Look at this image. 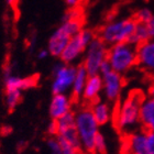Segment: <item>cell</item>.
<instances>
[{"mask_svg":"<svg viewBox=\"0 0 154 154\" xmlns=\"http://www.w3.org/2000/svg\"><path fill=\"white\" fill-rule=\"evenodd\" d=\"M144 99L141 90H132L120 103L115 115V125L119 132L128 135L137 131L140 125V109Z\"/></svg>","mask_w":154,"mask_h":154,"instance_id":"cell-1","label":"cell"},{"mask_svg":"<svg viewBox=\"0 0 154 154\" xmlns=\"http://www.w3.org/2000/svg\"><path fill=\"white\" fill-rule=\"evenodd\" d=\"M75 129L83 153L94 154V143L99 133V125L94 118L89 107L82 108L75 112Z\"/></svg>","mask_w":154,"mask_h":154,"instance_id":"cell-2","label":"cell"},{"mask_svg":"<svg viewBox=\"0 0 154 154\" xmlns=\"http://www.w3.org/2000/svg\"><path fill=\"white\" fill-rule=\"evenodd\" d=\"M138 46L129 42L111 45L108 48L107 61L112 71L118 74H125L138 65Z\"/></svg>","mask_w":154,"mask_h":154,"instance_id":"cell-3","label":"cell"},{"mask_svg":"<svg viewBox=\"0 0 154 154\" xmlns=\"http://www.w3.org/2000/svg\"><path fill=\"white\" fill-rule=\"evenodd\" d=\"M135 26L137 21L133 18L116 20L103 26L96 36L110 46L118 43H125L129 42L135 29Z\"/></svg>","mask_w":154,"mask_h":154,"instance_id":"cell-4","label":"cell"},{"mask_svg":"<svg viewBox=\"0 0 154 154\" xmlns=\"http://www.w3.org/2000/svg\"><path fill=\"white\" fill-rule=\"evenodd\" d=\"M95 38L96 34L88 29H82L76 35L72 36L60 56L62 63L71 64L72 62H74L76 58L79 57L82 53H84V51Z\"/></svg>","mask_w":154,"mask_h":154,"instance_id":"cell-5","label":"cell"},{"mask_svg":"<svg viewBox=\"0 0 154 154\" xmlns=\"http://www.w3.org/2000/svg\"><path fill=\"white\" fill-rule=\"evenodd\" d=\"M85 51L86 54L82 65L85 67L89 76L99 74L100 66L107 60V53H108L107 44L103 43L98 36H96L90 42Z\"/></svg>","mask_w":154,"mask_h":154,"instance_id":"cell-6","label":"cell"},{"mask_svg":"<svg viewBox=\"0 0 154 154\" xmlns=\"http://www.w3.org/2000/svg\"><path fill=\"white\" fill-rule=\"evenodd\" d=\"M76 73L77 67L72 66L69 64L61 63V64L55 65L54 71H53L54 79H53V84H52L53 95L65 94L67 90H71Z\"/></svg>","mask_w":154,"mask_h":154,"instance_id":"cell-7","label":"cell"},{"mask_svg":"<svg viewBox=\"0 0 154 154\" xmlns=\"http://www.w3.org/2000/svg\"><path fill=\"white\" fill-rule=\"evenodd\" d=\"M101 78H103V89L107 99L109 101L118 100L123 87V78L121 75L111 71L103 75Z\"/></svg>","mask_w":154,"mask_h":154,"instance_id":"cell-8","label":"cell"},{"mask_svg":"<svg viewBox=\"0 0 154 154\" xmlns=\"http://www.w3.org/2000/svg\"><path fill=\"white\" fill-rule=\"evenodd\" d=\"M125 149L128 154H149L146 132L144 130H137L127 135Z\"/></svg>","mask_w":154,"mask_h":154,"instance_id":"cell-9","label":"cell"},{"mask_svg":"<svg viewBox=\"0 0 154 154\" xmlns=\"http://www.w3.org/2000/svg\"><path fill=\"white\" fill-rule=\"evenodd\" d=\"M71 38H72L71 33L68 32L67 30H66V28L62 24L53 33V35L50 38V40H48V53L52 56L60 57L62 52L64 51L65 46L67 45L68 41L71 40Z\"/></svg>","mask_w":154,"mask_h":154,"instance_id":"cell-10","label":"cell"},{"mask_svg":"<svg viewBox=\"0 0 154 154\" xmlns=\"http://www.w3.org/2000/svg\"><path fill=\"white\" fill-rule=\"evenodd\" d=\"M138 65L150 74L154 75V41L142 43L138 46Z\"/></svg>","mask_w":154,"mask_h":154,"instance_id":"cell-11","label":"cell"},{"mask_svg":"<svg viewBox=\"0 0 154 154\" xmlns=\"http://www.w3.org/2000/svg\"><path fill=\"white\" fill-rule=\"evenodd\" d=\"M72 111V100L65 94L53 95L50 105V116L53 120H57L65 113Z\"/></svg>","mask_w":154,"mask_h":154,"instance_id":"cell-12","label":"cell"},{"mask_svg":"<svg viewBox=\"0 0 154 154\" xmlns=\"http://www.w3.org/2000/svg\"><path fill=\"white\" fill-rule=\"evenodd\" d=\"M140 125L145 132H154V97L145 98L142 103Z\"/></svg>","mask_w":154,"mask_h":154,"instance_id":"cell-13","label":"cell"},{"mask_svg":"<svg viewBox=\"0 0 154 154\" xmlns=\"http://www.w3.org/2000/svg\"><path fill=\"white\" fill-rule=\"evenodd\" d=\"M101 90H103V78H101V76L99 74L90 75L87 78L82 97L85 101L93 103L97 100L98 95Z\"/></svg>","mask_w":154,"mask_h":154,"instance_id":"cell-14","label":"cell"},{"mask_svg":"<svg viewBox=\"0 0 154 154\" xmlns=\"http://www.w3.org/2000/svg\"><path fill=\"white\" fill-rule=\"evenodd\" d=\"M95 120L99 125H107L111 119V109L109 105L103 101L96 100L95 103H91V107H89Z\"/></svg>","mask_w":154,"mask_h":154,"instance_id":"cell-15","label":"cell"},{"mask_svg":"<svg viewBox=\"0 0 154 154\" xmlns=\"http://www.w3.org/2000/svg\"><path fill=\"white\" fill-rule=\"evenodd\" d=\"M88 73L85 69L83 65L80 64L78 67H77V73L76 76H75L74 83H73V86H72V99L76 101L82 97L84 91V88H85V85H86L87 78H88Z\"/></svg>","mask_w":154,"mask_h":154,"instance_id":"cell-16","label":"cell"},{"mask_svg":"<svg viewBox=\"0 0 154 154\" xmlns=\"http://www.w3.org/2000/svg\"><path fill=\"white\" fill-rule=\"evenodd\" d=\"M150 40H152V38L150 28H149L148 24L137 22L135 29L133 31V33H132L130 40H129V43H131L132 45H135V46H139L140 44L145 43V42L150 41Z\"/></svg>","mask_w":154,"mask_h":154,"instance_id":"cell-17","label":"cell"},{"mask_svg":"<svg viewBox=\"0 0 154 154\" xmlns=\"http://www.w3.org/2000/svg\"><path fill=\"white\" fill-rule=\"evenodd\" d=\"M55 121H56V125H57V133L61 131H64L66 129L74 128L75 127V112L69 111V112L65 113L64 116H62L61 118H58L57 120H55Z\"/></svg>","mask_w":154,"mask_h":154,"instance_id":"cell-18","label":"cell"},{"mask_svg":"<svg viewBox=\"0 0 154 154\" xmlns=\"http://www.w3.org/2000/svg\"><path fill=\"white\" fill-rule=\"evenodd\" d=\"M21 90H12V91H6V103L8 110L10 112H12L13 110L16 109V107L18 106L21 101Z\"/></svg>","mask_w":154,"mask_h":154,"instance_id":"cell-19","label":"cell"},{"mask_svg":"<svg viewBox=\"0 0 154 154\" xmlns=\"http://www.w3.org/2000/svg\"><path fill=\"white\" fill-rule=\"evenodd\" d=\"M107 153V141L106 138L101 133H98L94 143V154H106Z\"/></svg>","mask_w":154,"mask_h":154,"instance_id":"cell-20","label":"cell"},{"mask_svg":"<svg viewBox=\"0 0 154 154\" xmlns=\"http://www.w3.org/2000/svg\"><path fill=\"white\" fill-rule=\"evenodd\" d=\"M153 14L149 9L146 8H143V9H140L139 11H137V13L134 14L133 19L137 21L138 23H144V24H149V22L152 20L153 18Z\"/></svg>","mask_w":154,"mask_h":154,"instance_id":"cell-21","label":"cell"},{"mask_svg":"<svg viewBox=\"0 0 154 154\" xmlns=\"http://www.w3.org/2000/svg\"><path fill=\"white\" fill-rule=\"evenodd\" d=\"M58 142L61 144V149H62V154H83V151L80 148H76L74 145L69 144L66 141L62 140V139H58Z\"/></svg>","mask_w":154,"mask_h":154,"instance_id":"cell-22","label":"cell"},{"mask_svg":"<svg viewBox=\"0 0 154 154\" xmlns=\"http://www.w3.org/2000/svg\"><path fill=\"white\" fill-rule=\"evenodd\" d=\"M46 145H48L50 154H62L61 144L56 137H51L50 139H48Z\"/></svg>","mask_w":154,"mask_h":154,"instance_id":"cell-23","label":"cell"},{"mask_svg":"<svg viewBox=\"0 0 154 154\" xmlns=\"http://www.w3.org/2000/svg\"><path fill=\"white\" fill-rule=\"evenodd\" d=\"M146 143L149 154H154V132H146Z\"/></svg>","mask_w":154,"mask_h":154,"instance_id":"cell-24","label":"cell"},{"mask_svg":"<svg viewBox=\"0 0 154 154\" xmlns=\"http://www.w3.org/2000/svg\"><path fill=\"white\" fill-rule=\"evenodd\" d=\"M112 71V68H111V66H110V64H109V62L107 61H105L101 64V66H100V68H99V75L100 76H103V75H105V74H107V73H109V72H111Z\"/></svg>","mask_w":154,"mask_h":154,"instance_id":"cell-25","label":"cell"},{"mask_svg":"<svg viewBox=\"0 0 154 154\" xmlns=\"http://www.w3.org/2000/svg\"><path fill=\"white\" fill-rule=\"evenodd\" d=\"M48 134H51L52 137H56V134H57V125H56L55 120H52V122L48 125Z\"/></svg>","mask_w":154,"mask_h":154,"instance_id":"cell-26","label":"cell"},{"mask_svg":"<svg viewBox=\"0 0 154 154\" xmlns=\"http://www.w3.org/2000/svg\"><path fill=\"white\" fill-rule=\"evenodd\" d=\"M65 3L69 9H77V7L80 3V0H65Z\"/></svg>","mask_w":154,"mask_h":154,"instance_id":"cell-27","label":"cell"},{"mask_svg":"<svg viewBox=\"0 0 154 154\" xmlns=\"http://www.w3.org/2000/svg\"><path fill=\"white\" fill-rule=\"evenodd\" d=\"M149 28H150V32H151V38L154 41V17L152 18V20L149 22Z\"/></svg>","mask_w":154,"mask_h":154,"instance_id":"cell-28","label":"cell"},{"mask_svg":"<svg viewBox=\"0 0 154 154\" xmlns=\"http://www.w3.org/2000/svg\"><path fill=\"white\" fill-rule=\"evenodd\" d=\"M48 54H50V53H48V50H42V51L40 52V53H38V57L40 58V60H43V58H46V57H48Z\"/></svg>","mask_w":154,"mask_h":154,"instance_id":"cell-29","label":"cell"},{"mask_svg":"<svg viewBox=\"0 0 154 154\" xmlns=\"http://www.w3.org/2000/svg\"><path fill=\"white\" fill-rule=\"evenodd\" d=\"M149 96L150 97H154V84H152L150 88H149Z\"/></svg>","mask_w":154,"mask_h":154,"instance_id":"cell-30","label":"cell"}]
</instances>
